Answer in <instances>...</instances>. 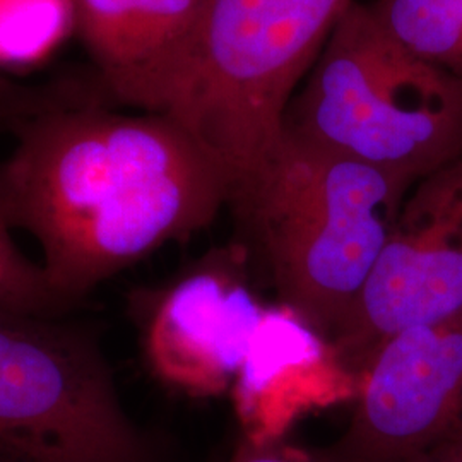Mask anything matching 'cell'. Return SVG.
Masks as SVG:
<instances>
[{
    "instance_id": "obj_10",
    "label": "cell",
    "mask_w": 462,
    "mask_h": 462,
    "mask_svg": "<svg viewBox=\"0 0 462 462\" xmlns=\"http://www.w3.org/2000/svg\"><path fill=\"white\" fill-rule=\"evenodd\" d=\"M84 45L112 89L163 62L190 32L200 0H72Z\"/></svg>"
},
{
    "instance_id": "obj_13",
    "label": "cell",
    "mask_w": 462,
    "mask_h": 462,
    "mask_svg": "<svg viewBox=\"0 0 462 462\" xmlns=\"http://www.w3.org/2000/svg\"><path fill=\"white\" fill-rule=\"evenodd\" d=\"M14 231L0 163V307L28 314H70L74 309L51 290L42 264L32 261L17 245Z\"/></svg>"
},
{
    "instance_id": "obj_7",
    "label": "cell",
    "mask_w": 462,
    "mask_h": 462,
    "mask_svg": "<svg viewBox=\"0 0 462 462\" xmlns=\"http://www.w3.org/2000/svg\"><path fill=\"white\" fill-rule=\"evenodd\" d=\"M345 433L319 462H410L462 425V314L401 330L360 374Z\"/></svg>"
},
{
    "instance_id": "obj_6",
    "label": "cell",
    "mask_w": 462,
    "mask_h": 462,
    "mask_svg": "<svg viewBox=\"0 0 462 462\" xmlns=\"http://www.w3.org/2000/svg\"><path fill=\"white\" fill-rule=\"evenodd\" d=\"M462 314V158L414 183L379 261L332 337L358 375L391 336Z\"/></svg>"
},
{
    "instance_id": "obj_3",
    "label": "cell",
    "mask_w": 462,
    "mask_h": 462,
    "mask_svg": "<svg viewBox=\"0 0 462 462\" xmlns=\"http://www.w3.org/2000/svg\"><path fill=\"white\" fill-rule=\"evenodd\" d=\"M356 0H200L182 43L114 89L180 125L231 187L280 141L288 106Z\"/></svg>"
},
{
    "instance_id": "obj_1",
    "label": "cell",
    "mask_w": 462,
    "mask_h": 462,
    "mask_svg": "<svg viewBox=\"0 0 462 462\" xmlns=\"http://www.w3.org/2000/svg\"><path fill=\"white\" fill-rule=\"evenodd\" d=\"M16 230L51 290L78 309L101 282L213 223L230 182L170 118L67 110L19 131L2 163Z\"/></svg>"
},
{
    "instance_id": "obj_8",
    "label": "cell",
    "mask_w": 462,
    "mask_h": 462,
    "mask_svg": "<svg viewBox=\"0 0 462 462\" xmlns=\"http://www.w3.org/2000/svg\"><path fill=\"white\" fill-rule=\"evenodd\" d=\"M247 271L245 255L231 244L134 301L152 379L190 399L230 393L265 309L248 288Z\"/></svg>"
},
{
    "instance_id": "obj_5",
    "label": "cell",
    "mask_w": 462,
    "mask_h": 462,
    "mask_svg": "<svg viewBox=\"0 0 462 462\" xmlns=\"http://www.w3.org/2000/svg\"><path fill=\"white\" fill-rule=\"evenodd\" d=\"M0 462H160L91 324L0 307Z\"/></svg>"
},
{
    "instance_id": "obj_12",
    "label": "cell",
    "mask_w": 462,
    "mask_h": 462,
    "mask_svg": "<svg viewBox=\"0 0 462 462\" xmlns=\"http://www.w3.org/2000/svg\"><path fill=\"white\" fill-rule=\"evenodd\" d=\"M76 26L72 0H0V64L32 66Z\"/></svg>"
},
{
    "instance_id": "obj_11",
    "label": "cell",
    "mask_w": 462,
    "mask_h": 462,
    "mask_svg": "<svg viewBox=\"0 0 462 462\" xmlns=\"http://www.w3.org/2000/svg\"><path fill=\"white\" fill-rule=\"evenodd\" d=\"M380 26L416 57L462 76L459 0H375Z\"/></svg>"
},
{
    "instance_id": "obj_9",
    "label": "cell",
    "mask_w": 462,
    "mask_h": 462,
    "mask_svg": "<svg viewBox=\"0 0 462 462\" xmlns=\"http://www.w3.org/2000/svg\"><path fill=\"white\" fill-rule=\"evenodd\" d=\"M358 385L329 337L276 303L265 307L230 393L242 435L276 440L301 414L353 402Z\"/></svg>"
},
{
    "instance_id": "obj_15",
    "label": "cell",
    "mask_w": 462,
    "mask_h": 462,
    "mask_svg": "<svg viewBox=\"0 0 462 462\" xmlns=\"http://www.w3.org/2000/svg\"><path fill=\"white\" fill-rule=\"evenodd\" d=\"M410 462H462V425Z\"/></svg>"
},
{
    "instance_id": "obj_2",
    "label": "cell",
    "mask_w": 462,
    "mask_h": 462,
    "mask_svg": "<svg viewBox=\"0 0 462 462\" xmlns=\"http://www.w3.org/2000/svg\"><path fill=\"white\" fill-rule=\"evenodd\" d=\"M414 183L284 129L264 160L231 187L233 244L278 303L332 341Z\"/></svg>"
},
{
    "instance_id": "obj_16",
    "label": "cell",
    "mask_w": 462,
    "mask_h": 462,
    "mask_svg": "<svg viewBox=\"0 0 462 462\" xmlns=\"http://www.w3.org/2000/svg\"><path fill=\"white\" fill-rule=\"evenodd\" d=\"M459 4H461V7H462V0H459Z\"/></svg>"
},
{
    "instance_id": "obj_14",
    "label": "cell",
    "mask_w": 462,
    "mask_h": 462,
    "mask_svg": "<svg viewBox=\"0 0 462 462\" xmlns=\"http://www.w3.org/2000/svg\"><path fill=\"white\" fill-rule=\"evenodd\" d=\"M219 462H319V459L312 452L288 444L286 439L254 440L242 435L230 456Z\"/></svg>"
},
{
    "instance_id": "obj_4",
    "label": "cell",
    "mask_w": 462,
    "mask_h": 462,
    "mask_svg": "<svg viewBox=\"0 0 462 462\" xmlns=\"http://www.w3.org/2000/svg\"><path fill=\"white\" fill-rule=\"evenodd\" d=\"M284 129L418 182L462 158V76L408 51L355 2L291 99Z\"/></svg>"
}]
</instances>
